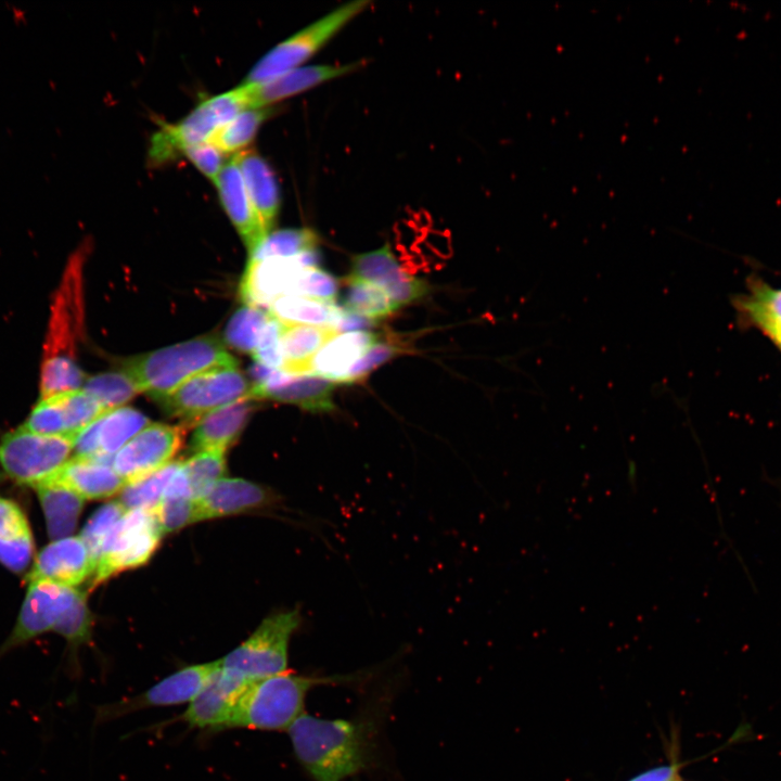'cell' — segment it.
Wrapping results in <instances>:
<instances>
[{
  "instance_id": "5b68a950",
  "label": "cell",
  "mask_w": 781,
  "mask_h": 781,
  "mask_svg": "<svg viewBox=\"0 0 781 781\" xmlns=\"http://www.w3.org/2000/svg\"><path fill=\"white\" fill-rule=\"evenodd\" d=\"M369 5V0H354L304 27L258 60L245 76L242 85L259 84L305 66L308 60Z\"/></svg>"
},
{
  "instance_id": "2e32d148",
  "label": "cell",
  "mask_w": 781,
  "mask_h": 781,
  "mask_svg": "<svg viewBox=\"0 0 781 781\" xmlns=\"http://www.w3.org/2000/svg\"><path fill=\"white\" fill-rule=\"evenodd\" d=\"M150 420L131 407L107 410L74 437V456L112 463L115 453Z\"/></svg>"
},
{
  "instance_id": "cb8c5ba5",
  "label": "cell",
  "mask_w": 781,
  "mask_h": 781,
  "mask_svg": "<svg viewBox=\"0 0 781 781\" xmlns=\"http://www.w3.org/2000/svg\"><path fill=\"white\" fill-rule=\"evenodd\" d=\"M243 177L258 221L268 235L280 210V191L274 171L255 151H241L233 157Z\"/></svg>"
},
{
  "instance_id": "e575fe53",
  "label": "cell",
  "mask_w": 781,
  "mask_h": 781,
  "mask_svg": "<svg viewBox=\"0 0 781 781\" xmlns=\"http://www.w3.org/2000/svg\"><path fill=\"white\" fill-rule=\"evenodd\" d=\"M320 239L310 228H289L270 232L249 253V259L292 258L315 251Z\"/></svg>"
},
{
  "instance_id": "ba28073f",
  "label": "cell",
  "mask_w": 781,
  "mask_h": 781,
  "mask_svg": "<svg viewBox=\"0 0 781 781\" xmlns=\"http://www.w3.org/2000/svg\"><path fill=\"white\" fill-rule=\"evenodd\" d=\"M299 624L298 610L265 618L248 639L220 660L221 665L246 680L286 671L290 639Z\"/></svg>"
},
{
  "instance_id": "4fadbf2b",
  "label": "cell",
  "mask_w": 781,
  "mask_h": 781,
  "mask_svg": "<svg viewBox=\"0 0 781 781\" xmlns=\"http://www.w3.org/2000/svg\"><path fill=\"white\" fill-rule=\"evenodd\" d=\"M182 436L179 426L149 424L115 453L112 468L125 486L131 484L171 462Z\"/></svg>"
},
{
  "instance_id": "7dc6e473",
  "label": "cell",
  "mask_w": 781,
  "mask_h": 781,
  "mask_svg": "<svg viewBox=\"0 0 781 781\" xmlns=\"http://www.w3.org/2000/svg\"><path fill=\"white\" fill-rule=\"evenodd\" d=\"M679 768V763L671 761L640 772L628 781H674L680 777Z\"/></svg>"
},
{
  "instance_id": "8992f818",
  "label": "cell",
  "mask_w": 781,
  "mask_h": 781,
  "mask_svg": "<svg viewBox=\"0 0 781 781\" xmlns=\"http://www.w3.org/2000/svg\"><path fill=\"white\" fill-rule=\"evenodd\" d=\"M74 438L31 432L20 425L0 438V468L16 484L35 488L71 459Z\"/></svg>"
},
{
  "instance_id": "d6a6232c",
  "label": "cell",
  "mask_w": 781,
  "mask_h": 781,
  "mask_svg": "<svg viewBox=\"0 0 781 781\" xmlns=\"http://www.w3.org/2000/svg\"><path fill=\"white\" fill-rule=\"evenodd\" d=\"M274 112L271 107L244 110L220 127L207 142L223 154L239 153L253 141L260 126Z\"/></svg>"
},
{
  "instance_id": "d4e9b609",
  "label": "cell",
  "mask_w": 781,
  "mask_h": 781,
  "mask_svg": "<svg viewBox=\"0 0 781 781\" xmlns=\"http://www.w3.org/2000/svg\"><path fill=\"white\" fill-rule=\"evenodd\" d=\"M254 400L246 396L202 417L195 423L190 440L191 450H227L246 425L255 409Z\"/></svg>"
},
{
  "instance_id": "f6af8a7d",
  "label": "cell",
  "mask_w": 781,
  "mask_h": 781,
  "mask_svg": "<svg viewBox=\"0 0 781 781\" xmlns=\"http://www.w3.org/2000/svg\"><path fill=\"white\" fill-rule=\"evenodd\" d=\"M282 328V322L270 317L261 331L256 349L252 354L255 362L277 370L282 369L283 356L280 347Z\"/></svg>"
},
{
  "instance_id": "30bf717a",
  "label": "cell",
  "mask_w": 781,
  "mask_h": 781,
  "mask_svg": "<svg viewBox=\"0 0 781 781\" xmlns=\"http://www.w3.org/2000/svg\"><path fill=\"white\" fill-rule=\"evenodd\" d=\"M252 383L238 367H221L194 375L157 400L163 410L196 423L205 414L249 396Z\"/></svg>"
},
{
  "instance_id": "816d5d0a",
  "label": "cell",
  "mask_w": 781,
  "mask_h": 781,
  "mask_svg": "<svg viewBox=\"0 0 781 781\" xmlns=\"http://www.w3.org/2000/svg\"><path fill=\"white\" fill-rule=\"evenodd\" d=\"M779 348L781 349V346Z\"/></svg>"
},
{
  "instance_id": "f35d334b",
  "label": "cell",
  "mask_w": 781,
  "mask_h": 781,
  "mask_svg": "<svg viewBox=\"0 0 781 781\" xmlns=\"http://www.w3.org/2000/svg\"><path fill=\"white\" fill-rule=\"evenodd\" d=\"M226 450H204L195 452L182 463L191 495L194 500L201 498L226 473Z\"/></svg>"
},
{
  "instance_id": "8fae6325",
  "label": "cell",
  "mask_w": 781,
  "mask_h": 781,
  "mask_svg": "<svg viewBox=\"0 0 781 781\" xmlns=\"http://www.w3.org/2000/svg\"><path fill=\"white\" fill-rule=\"evenodd\" d=\"M81 591L49 581H30L15 626L0 645V658L35 638L54 631Z\"/></svg>"
},
{
  "instance_id": "44dd1931",
  "label": "cell",
  "mask_w": 781,
  "mask_h": 781,
  "mask_svg": "<svg viewBox=\"0 0 781 781\" xmlns=\"http://www.w3.org/2000/svg\"><path fill=\"white\" fill-rule=\"evenodd\" d=\"M334 387V382L315 374H290L274 369L267 381L252 385L249 396L293 404L312 413H324L335 409Z\"/></svg>"
},
{
  "instance_id": "f546056e",
  "label": "cell",
  "mask_w": 781,
  "mask_h": 781,
  "mask_svg": "<svg viewBox=\"0 0 781 781\" xmlns=\"http://www.w3.org/2000/svg\"><path fill=\"white\" fill-rule=\"evenodd\" d=\"M52 540L72 536L84 508V499L67 487L47 481L34 488Z\"/></svg>"
},
{
  "instance_id": "7c38bea8",
  "label": "cell",
  "mask_w": 781,
  "mask_h": 781,
  "mask_svg": "<svg viewBox=\"0 0 781 781\" xmlns=\"http://www.w3.org/2000/svg\"><path fill=\"white\" fill-rule=\"evenodd\" d=\"M218 665L219 660L183 667L138 695L101 705L95 712V722H105L145 708L190 703Z\"/></svg>"
},
{
  "instance_id": "83f0119b",
  "label": "cell",
  "mask_w": 781,
  "mask_h": 781,
  "mask_svg": "<svg viewBox=\"0 0 781 781\" xmlns=\"http://www.w3.org/2000/svg\"><path fill=\"white\" fill-rule=\"evenodd\" d=\"M377 341L370 331L340 333L315 355L309 374L343 383L351 366Z\"/></svg>"
},
{
  "instance_id": "277c9868",
  "label": "cell",
  "mask_w": 781,
  "mask_h": 781,
  "mask_svg": "<svg viewBox=\"0 0 781 781\" xmlns=\"http://www.w3.org/2000/svg\"><path fill=\"white\" fill-rule=\"evenodd\" d=\"M221 367H238V360L214 336H201L128 359L124 371L140 393L156 401L190 377Z\"/></svg>"
},
{
  "instance_id": "c3c4849f",
  "label": "cell",
  "mask_w": 781,
  "mask_h": 781,
  "mask_svg": "<svg viewBox=\"0 0 781 781\" xmlns=\"http://www.w3.org/2000/svg\"><path fill=\"white\" fill-rule=\"evenodd\" d=\"M373 324L374 321L344 309V312L338 322L336 323L334 330L337 333L368 331V329H370Z\"/></svg>"
},
{
  "instance_id": "ab89813d",
  "label": "cell",
  "mask_w": 781,
  "mask_h": 781,
  "mask_svg": "<svg viewBox=\"0 0 781 781\" xmlns=\"http://www.w3.org/2000/svg\"><path fill=\"white\" fill-rule=\"evenodd\" d=\"M126 511L119 501L108 502L99 508L84 526L80 538L90 552L94 567L104 541Z\"/></svg>"
},
{
  "instance_id": "f1b7e54d",
  "label": "cell",
  "mask_w": 781,
  "mask_h": 781,
  "mask_svg": "<svg viewBox=\"0 0 781 781\" xmlns=\"http://www.w3.org/2000/svg\"><path fill=\"white\" fill-rule=\"evenodd\" d=\"M337 333L327 327L284 324L280 347L283 356L281 371L290 374H309L315 355Z\"/></svg>"
},
{
  "instance_id": "7bdbcfd3",
  "label": "cell",
  "mask_w": 781,
  "mask_h": 781,
  "mask_svg": "<svg viewBox=\"0 0 781 781\" xmlns=\"http://www.w3.org/2000/svg\"><path fill=\"white\" fill-rule=\"evenodd\" d=\"M153 511L163 534L195 522V500L187 496L164 495Z\"/></svg>"
},
{
  "instance_id": "4dcf8cb0",
  "label": "cell",
  "mask_w": 781,
  "mask_h": 781,
  "mask_svg": "<svg viewBox=\"0 0 781 781\" xmlns=\"http://www.w3.org/2000/svg\"><path fill=\"white\" fill-rule=\"evenodd\" d=\"M269 315L284 324L327 327L334 330L344 308L297 295H282L267 308Z\"/></svg>"
},
{
  "instance_id": "9a60e30c",
  "label": "cell",
  "mask_w": 781,
  "mask_h": 781,
  "mask_svg": "<svg viewBox=\"0 0 781 781\" xmlns=\"http://www.w3.org/2000/svg\"><path fill=\"white\" fill-rule=\"evenodd\" d=\"M316 251L292 258L248 259L240 283V297L245 305L267 309L282 295H290L299 271L317 267Z\"/></svg>"
},
{
  "instance_id": "f907efd6",
  "label": "cell",
  "mask_w": 781,
  "mask_h": 781,
  "mask_svg": "<svg viewBox=\"0 0 781 781\" xmlns=\"http://www.w3.org/2000/svg\"><path fill=\"white\" fill-rule=\"evenodd\" d=\"M674 781H683V780L681 779V777H678V778H677L676 780H674Z\"/></svg>"
},
{
  "instance_id": "b9f144b4",
  "label": "cell",
  "mask_w": 781,
  "mask_h": 781,
  "mask_svg": "<svg viewBox=\"0 0 781 781\" xmlns=\"http://www.w3.org/2000/svg\"><path fill=\"white\" fill-rule=\"evenodd\" d=\"M91 629L92 616L88 609L86 593L81 591L55 627L54 632L63 637L72 648H78L89 642Z\"/></svg>"
},
{
  "instance_id": "d590c367",
  "label": "cell",
  "mask_w": 781,
  "mask_h": 781,
  "mask_svg": "<svg viewBox=\"0 0 781 781\" xmlns=\"http://www.w3.org/2000/svg\"><path fill=\"white\" fill-rule=\"evenodd\" d=\"M346 281L347 290L343 299L345 310L379 321L398 309L379 286L351 277H347Z\"/></svg>"
},
{
  "instance_id": "bcb514c9",
  "label": "cell",
  "mask_w": 781,
  "mask_h": 781,
  "mask_svg": "<svg viewBox=\"0 0 781 781\" xmlns=\"http://www.w3.org/2000/svg\"><path fill=\"white\" fill-rule=\"evenodd\" d=\"M180 153L214 183L226 164L223 153L209 142L185 146Z\"/></svg>"
},
{
  "instance_id": "3957f363",
  "label": "cell",
  "mask_w": 781,
  "mask_h": 781,
  "mask_svg": "<svg viewBox=\"0 0 781 781\" xmlns=\"http://www.w3.org/2000/svg\"><path fill=\"white\" fill-rule=\"evenodd\" d=\"M349 679L340 676L316 678L284 671L251 680L236 697L223 730H289L304 714L305 697L312 687Z\"/></svg>"
},
{
  "instance_id": "1f68e13d",
  "label": "cell",
  "mask_w": 781,
  "mask_h": 781,
  "mask_svg": "<svg viewBox=\"0 0 781 781\" xmlns=\"http://www.w3.org/2000/svg\"><path fill=\"white\" fill-rule=\"evenodd\" d=\"M740 310L758 329L781 346V289L754 282L747 295L738 300Z\"/></svg>"
},
{
  "instance_id": "603a6c76",
  "label": "cell",
  "mask_w": 781,
  "mask_h": 781,
  "mask_svg": "<svg viewBox=\"0 0 781 781\" xmlns=\"http://www.w3.org/2000/svg\"><path fill=\"white\" fill-rule=\"evenodd\" d=\"M272 500L273 495L255 483L223 477L195 500V522L248 511Z\"/></svg>"
},
{
  "instance_id": "836d02e7",
  "label": "cell",
  "mask_w": 781,
  "mask_h": 781,
  "mask_svg": "<svg viewBox=\"0 0 781 781\" xmlns=\"http://www.w3.org/2000/svg\"><path fill=\"white\" fill-rule=\"evenodd\" d=\"M182 461H171L159 470L126 485L118 501L126 510H154Z\"/></svg>"
},
{
  "instance_id": "74e56055",
  "label": "cell",
  "mask_w": 781,
  "mask_h": 781,
  "mask_svg": "<svg viewBox=\"0 0 781 781\" xmlns=\"http://www.w3.org/2000/svg\"><path fill=\"white\" fill-rule=\"evenodd\" d=\"M81 389L92 396L106 411L123 407L140 393L136 382L124 370L88 376Z\"/></svg>"
},
{
  "instance_id": "7a4b0ae2",
  "label": "cell",
  "mask_w": 781,
  "mask_h": 781,
  "mask_svg": "<svg viewBox=\"0 0 781 781\" xmlns=\"http://www.w3.org/2000/svg\"><path fill=\"white\" fill-rule=\"evenodd\" d=\"M287 731L297 760L315 781H342L369 761V737L357 721L302 714Z\"/></svg>"
},
{
  "instance_id": "52a82bcc",
  "label": "cell",
  "mask_w": 781,
  "mask_h": 781,
  "mask_svg": "<svg viewBox=\"0 0 781 781\" xmlns=\"http://www.w3.org/2000/svg\"><path fill=\"white\" fill-rule=\"evenodd\" d=\"M247 108L240 86L207 98L177 124L162 125L151 139L150 159L162 164L172 159L185 146L207 142L220 127Z\"/></svg>"
},
{
  "instance_id": "8d00e7d4",
  "label": "cell",
  "mask_w": 781,
  "mask_h": 781,
  "mask_svg": "<svg viewBox=\"0 0 781 781\" xmlns=\"http://www.w3.org/2000/svg\"><path fill=\"white\" fill-rule=\"evenodd\" d=\"M270 317L267 309L244 305L233 313L226 327V343L241 353L252 355Z\"/></svg>"
},
{
  "instance_id": "d6986e66",
  "label": "cell",
  "mask_w": 781,
  "mask_h": 781,
  "mask_svg": "<svg viewBox=\"0 0 781 781\" xmlns=\"http://www.w3.org/2000/svg\"><path fill=\"white\" fill-rule=\"evenodd\" d=\"M251 680L219 665L202 690L189 703L180 719L190 728L219 731L232 710L243 687Z\"/></svg>"
},
{
  "instance_id": "484cf974",
  "label": "cell",
  "mask_w": 781,
  "mask_h": 781,
  "mask_svg": "<svg viewBox=\"0 0 781 781\" xmlns=\"http://www.w3.org/2000/svg\"><path fill=\"white\" fill-rule=\"evenodd\" d=\"M49 481L76 492L84 500L111 497L125 487L112 463L84 457H72Z\"/></svg>"
},
{
  "instance_id": "60d3db41",
  "label": "cell",
  "mask_w": 781,
  "mask_h": 781,
  "mask_svg": "<svg viewBox=\"0 0 781 781\" xmlns=\"http://www.w3.org/2000/svg\"><path fill=\"white\" fill-rule=\"evenodd\" d=\"M338 287V280L331 273L318 267H306L297 274L290 295L335 303Z\"/></svg>"
},
{
  "instance_id": "ac0fdd59",
  "label": "cell",
  "mask_w": 781,
  "mask_h": 781,
  "mask_svg": "<svg viewBox=\"0 0 781 781\" xmlns=\"http://www.w3.org/2000/svg\"><path fill=\"white\" fill-rule=\"evenodd\" d=\"M348 277L370 282L382 289L399 308L413 303L428 292L427 283L405 272L388 244L351 259Z\"/></svg>"
},
{
  "instance_id": "9c48e42d",
  "label": "cell",
  "mask_w": 781,
  "mask_h": 781,
  "mask_svg": "<svg viewBox=\"0 0 781 781\" xmlns=\"http://www.w3.org/2000/svg\"><path fill=\"white\" fill-rule=\"evenodd\" d=\"M162 536L153 510H127L103 543L92 585L145 564L157 549Z\"/></svg>"
},
{
  "instance_id": "7402d4cb",
  "label": "cell",
  "mask_w": 781,
  "mask_h": 781,
  "mask_svg": "<svg viewBox=\"0 0 781 781\" xmlns=\"http://www.w3.org/2000/svg\"><path fill=\"white\" fill-rule=\"evenodd\" d=\"M215 185L225 212L252 253L267 236L258 221L243 177L232 157L222 167Z\"/></svg>"
},
{
  "instance_id": "681fc988",
  "label": "cell",
  "mask_w": 781,
  "mask_h": 781,
  "mask_svg": "<svg viewBox=\"0 0 781 781\" xmlns=\"http://www.w3.org/2000/svg\"><path fill=\"white\" fill-rule=\"evenodd\" d=\"M4 473L0 470V484L5 479Z\"/></svg>"
},
{
  "instance_id": "4316f807",
  "label": "cell",
  "mask_w": 781,
  "mask_h": 781,
  "mask_svg": "<svg viewBox=\"0 0 781 781\" xmlns=\"http://www.w3.org/2000/svg\"><path fill=\"white\" fill-rule=\"evenodd\" d=\"M34 538L22 508L0 496V563L15 574L24 573L34 556Z\"/></svg>"
},
{
  "instance_id": "6da1fadb",
  "label": "cell",
  "mask_w": 781,
  "mask_h": 781,
  "mask_svg": "<svg viewBox=\"0 0 781 781\" xmlns=\"http://www.w3.org/2000/svg\"><path fill=\"white\" fill-rule=\"evenodd\" d=\"M84 253L76 252L54 293L43 343L39 398L80 389L88 377L77 351L84 324Z\"/></svg>"
},
{
  "instance_id": "e0dca14e",
  "label": "cell",
  "mask_w": 781,
  "mask_h": 781,
  "mask_svg": "<svg viewBox=\"0 0 781 781\" xmlns=\"http://www.w3.org/2000/svg\"><path fill=\"white\" fill-rule=\"evenodd\" d=\"M363 66L357 61L347 64L305 65L259 84L240 85L248 108H264L310 90L333 79L349 75Z\"/></svg>"
},
{
  "instance_id": "ee69618b",
  "label": "cell",
  "mask_w": 781,
  "mask_h": 781,
  "mask_svg": "<svg viewBox=\"0 0 781 781\" xmlns=\"http://www.w3.org/2000/svg\"><path fill=\"white\" fill-rule=\"evenodd\" d=\"M408 349L393 341H377L360 359H358L347 372L343 383H356L368 376L372 370L385 363L389 359L407 353Z\"/></svg>"
},
{
  "instance_id": "5bb4252c",
  "label": "cell",
  "mask_w": 781,
  "mask_h": 781,
  "mask_svg": "<svg viewBox=\"0 0 781 781\" xmlns=\"http://www.w3.org/2000/svg\"><path fill=\"white\" fill-rule=\"evenodd\" d=\"M105 411L80 388L39 398L22 425L38 434L74 438Z\"/></svg>"
},
{
  "instance_id": "ffe728a7",
  "label": "cell",
  "mask_w": 781,
  "mask_h": 781,
  "mask_svg": "<svg viewBox=\"0 0 781 781\" xmlns=\"http://www.w3.org/2000/svg\"><path fill=\"white\" fill-rule=\"evenodd\" d=\"M94 564L80 536L52 540L35 556L27 582L49 581L76 588L93 575Z\"/></svg>"
}]
</instances>
